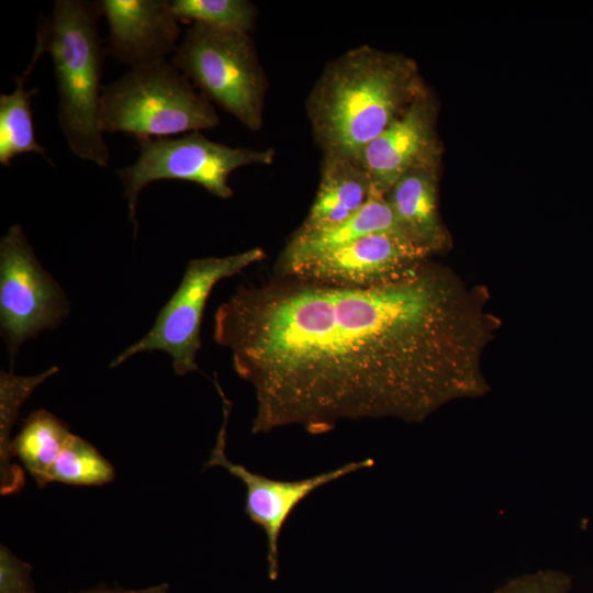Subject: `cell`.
I'll return each mask as SVG.
<instances>
[{"label": "cell", "mask_w": 593, "mask_h": 593, "mask_svg": "<svg viewBox=\"0 0 593 593\" xmlns=\"http://www.w3.org/2000/svg\"><path fill=\"white\" fill-rule=\"evenodd\" d=\"M71 433L54 414L37 410L24 421L19 434L12 438V456H16L38 488L49 481L51 470Z\"/></svg>", "instance_id": "16"}, {"label": "cell", "mask_w": 593, "mask_h": 593, "mask_svg": "<svg viewBox=\"0 0 593 593\" xmlns=\"http://www.w3.org/2000/svg\"><path fill=\"white\" fill-rule=\"evenodd\" d=\"M32 567L16 558L3 545L0 547V593H36Z\"/></svg>", "instance_id": "22"}, {"label": "cell", "mask_w": 593, "mask_h": 593, "mask_svg": "<svg viewBox=\"0 0 593 593\" xmlns=\"http://www.w3.org/2000/svg\"><path fill=\"white\" fill-rule=\"evenodd\" d=\"M438 160L417 165L403 174L384 195L404 234L432 255L449 244L438 213Z\"/></svg>", "instance_id": "13"}, {"label": "cell", "mask_w": 593, "mask_h": 593, "mask_svg": "<svg viewBox=\"0 0 593 593\" xmlns=\"http://www.w3.org/2000/svg\"><path fill=\"white\" fill-rule=\"evenodd\" d=\"M57 371V367H52L34 376H18L12 371L0 373V491L2 495L16 493L24 484L23 470L12 463L11 429L18 414L32 392Z\"/></svg>", "instance_id": "17"}, {"label": "cell", "mask_w": 593, "mask_h": 593, "mask_svg": "<svg viewBox=\"0 0 593 593\" xmlns=\"http://www.w3.org/2000/svg\"><path fill=\"white\" fill-rule=\"evenodd\" d=\"M169 585L167 583H161L158 585L149 586L146 589H138V590H128V589H122V588H107L104 585H100L94 589L80 591L77 593H168Z\"/></svg>", "instance_id": "23"}, {"label": "cell", "mask_w": 593, "mask_h": 593, "mask_svg": "<svg viewBox=\"0 0 593 593\" xmlns=\"http://www.w3.org/2000/svg\"><path fill=\"white\" fill-rule=\"evenodd\" d=\"M114 477L111 462L89 441L71 434L51 470L49 481L98 486L110 483Z\"/></svg>", "instance_id": "19"}, {"label": "cell", "mask_w": 593, "mask_h": 593, "mask_svg": "<svg viewBox=\"0 0 593 593\" xmlns=\"http://www.w3.org/2000/svg\"><path fill=\"white\" fill-rule=\"evenodd\" d=\"M107 20V53L131 69L167 60L178 47L180 21L170 0H99Z\"/></svg>", "instance_id": "12"}, {"label": "cell", "mask_w": 593, "mask_h": 593, "mask_svg": "<svg viewBox=\"0 0 593 593\" xmlns=\"http://www.w3.org/2000/svg\"><path fill=\"white\" fill-rule=\"evenodd\" d=\"M66 293L36 258L23 228L11 225L0 240V329L11 360L40 333L68 315Z\"/></svg>", "instance_id": "8"}, {"label": "cell", "mask_w": 593, "mask_h": 593, "mask_svg": "<svg viewBox=\"0 0 593 593\" xmlns=\"http://www.w3.org/2000/svg\"><path fill=\"white\" fill-rule=\"evenodd\" d=\"M179 21L248 34L254 29L257 9L247 0H170Z\"/></svg>", "instance_id": "20"}, {"label": "cell", "mask_w": 593, "mask_h": 593, "mask_svg": "<svg viewBox=\"0 0 593 593\" xmlns=\"http://www.w3.org/2000/svg\"><path fill=\"white\" fill-rule=\"evenodd\" d=\"M373 194L368 172L360 159L323 155L315 199L298 232L337 224L358 212Z\"/></svg>", "instance_id": "15"}, {"label": "cell", "mask_w": 593, "mask_h": 593, "mask_svg": "<svg viewBox=\"0 0 593 593\" xmlns=\"http://www.w3.org/2000/svg\"><path fill=\"white\" fill-rule=\"evenodd\" d=\"M433 255L401 232H379L304 262L286 276L338 287L370 288L410 273Z\"/></svg>", "instance_id": "10"}, {"label": "cell", "mask_w": 593, "mask_h": 593, "mask_svg": "<svg viewBox=\"0 0 593 593\" xmlns=\"http://www.w3.org/2000/svg\"><path fill=\"white\" fill-rule=\"evenodd\" d=\"M32 59L23 75L15 78L11 93L0 94V164L9 166L19 155L35 153L45 155V148L36 141L32 114V97L38 89H26L25 80L34 68Z\"/></svg>", "instance_id": "18"}, {"label": "cell", "mask_w": 593, "mask_h": 593, "mask_svg": "<svg viewBox=\"0 0 593 593\" xmlns=\"http://www.w3.org/2000/svg\"><path fill=\"white\" fill-rule=\"evenodd\" d=\"M571 583L567 573L546 570L515 578L492 593H569Z\"/></svg>", "instance_id": "21"}, {"label": "cell", "mask_w": 593, "mask_h": 593, "mask_svg": "<svg viewBox=\"0 0 593 593\" xmlns=\"http://www.w3.org/2000/svg\"><path fill=\"white\" fill-rule=\"evenodd\" d=\"M222 398L223 423L206 467H222L238 478L246 486L245 514L265 530L267 537L268 575L271 581L279 575V538L284 524L296 506L318 488L345 475L370 468V458L347 462L338 468L300 480H277L232 462L225 452L231 402L217 381L214 382Z\"/></svg>", "instance_id": "9"}, {"label": "cell", "mask_w": 593, "mask_h": 593, "mask_svg": "<svg viewBox=\"0 0 593 593\" xmlns=\"http://www.w3.org/2000/svg\"><path fill=\"white\" fill-rule=\"evenodd\" d=\"M483 288L430 259L398 280L349 288L280 277L240 286L214 314L213 338L256 399L253 434L344 419L421 423L483 396L482 357L501 321Z\"/></svg>", "instance_id": "1"}, {"label": "cell", "mask_w": 593, "mask_h": 593, "mask_svg": "<svg viewBox=\"0 0 593 593\" xmlns=\"http://www.w3.org/2000/svg\"><path fill=\"white\" fill-rule=\"evenodd\" d=\"M379 232L403 233L385 197L373 193L343 222L309 232L296 231L277 261L276 276H286L304 262Z\"/></svg>", "instance_id": "14"}, {"label": "cell", "mask_w": 593, "mask_h": 593, "mask_svg": "<svg viewBox=\"0 0 593 593\" xmlns=\"http://www.w3.org/2000/svg\"><path fill=\"white\" fill-rule=\"evenodd\" d=\"M103 133L168 137L219 126L213 104L168 60L130 69L103 87Z\"/></svg>", "instance_id": "4"}, {"label": "cell", "mask_w": 593, "mask_h": 593, "mask_svg": "<svg viewBox=\"0 0 593 593\" xmlns=\"http://www.w3.org/2000/svg\"><path fill=\"white\" fill-rule=\"evenodd\" d=\"M436 113L435 101L425 90L366 146L359 159L370 177L373 193L385 195L407 170L438 160Z\"/></svg>", "instance_id": "11"}, {"label": "cell", "mask_w": 593, "mask_h": 593, "mask_svg": "<svg viewBox=\"0 0 593 593\" xmlns=\"http://www.w3.org/2000/svg\"><path fill=\"white\" fill-rule=\"evenodd\" d=\"M98 1L57 0L38 24L34 54L48 53L56 80L57 122L71 153L108 168L110 150L100 127L107 47L99 34Z\"/></svg>", "instance_id": "3"}, {"label": "cell", "mask_w": 593, "mask_h": 593, "mask_svg": "<svg viewBox=\"0 0 593 593\" xmlns=\"http://www.w3.org/2000/svg\"><path fill=\"white\" fill-rule=\"evenodd\" d=\"M138 157L116 171L123 184L128 217L137 232L136 208L142 190L160 180L187 181L201 186L220 199H230V175L249 165H270L272 148L231 147L206 138L199 131L177 137H137Z\"/></svg>", "instance_id": "6"}, {"label": "cell", "mask_w": 593, "mask_h": 593, "mask_svg": "<svg viewBox=\"0 0 593 593\" xmlns=\"http://www.w3.org/2000/svg\"><path fill=\"white\" fill-rule=\"evenodd\" d=\"M265 256L261 247H255L224 257L191 259L180 284L159 311L153 327L118 355L110 367H119L136 354L159 350L172 357V368L178 376L197 371L202 315L212 289L221 280L261 261Z\"/></svg>", "instance_id": "7"}, {"label": "cell", "mask_w": 593, "mask_h": 593, "mask_svg": "<svg viewBox=\"0 0 593 593\" xmlns=\"http://www.w3.org/2000/svg\"><path fill=\"white\" fill-rule=\"evenodd\" d=\"M426 89L409 57L363 45L331 61L306 110L323 155L360 157Z\"/></svg>", "instance_id": "2"}, {"label": "cell", "mask_w": 593, "mask_h": 593, "mask_svg": "<svg viewBox=\"0 0 593 593\" xmlns=\"http://www.w3.org/2000/svg\"><path fill=\"white\" fill-rule=\"evenodd\" d=\"M170 63L247 128L262 127L267 79L248 34L193 22Z\"/></svg>", "instance_id": "5"}]
</instances>
